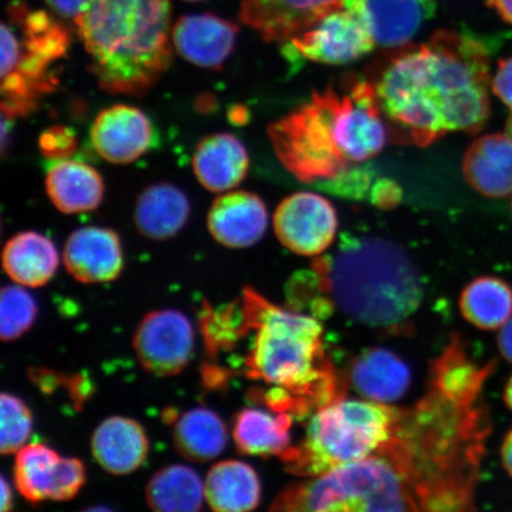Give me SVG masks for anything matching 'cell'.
Masks as SVG:
<instances>
[{"label": "cell", "mask_w": 512, "mask_h": 512, "mask_svg": "<svg viewBox=\"0 0 512 512\" xmlns=\"http://www.w3.org/2000/svg\"><path fill=\"white\" fill-rule=\"evenodd\" d=\"M486 4L494 9L504 22L512 25V0H486Z\"/></svg>", "instance_id": "74e56055"}, {"label": "cell", "mask_w": 512, "mask_h": 512, "mask_svg": "<svg viewBox=\"0 0 512 512\" xmlns=\"http://www.w3.org/2000/svg\"><path fill=\"white\" fill-rule=\"evenodd\" d=\"M398 408L338 396L318 408L305 438L281 454L286 470L313 478L374 454L392 433Z\"/></svg>", "instance_id": "52a82bcc"}, {"label": "cell", "mask_w": 512, "mask_h": 512, "mask_svg": "<svg viewBox=\"0 0 512 512\" xmlns=\"http://www.w3.org/2000/svg\"><path fill=\"white\" fill-rule=\"evenodd\" d=\"M91 140L95 151L108 163L124 165L150 151L157 142V132L139 108L114 105L96 115Z\"/></svg>", "instance_id": "5bb4252c"}, {"label": "cell", "mask_w": 512, "mask_h": 512, "mask_svg": "<svg viewBox=\"0 0 512 512\" xmlns=\"http://www.w3.org/2000/svg\"><path fill=\"white\" fill-rule=\"evenodd\" d=\"M92 453L96 463L111 475H130L145 463L149 439L136 420L112 416L96 428Z\"/></svg>", "instance_id": "ffe728a7"}, {"label": "cell", "mask_w": 512, "mask_h": 512, "mask_svg": "<svg viewBox=\"0 0 512 512\" xmlns=\"http://www.w3.org/2000/svg\"><path fill=\"white\" fill-rule=\"evenodd\" d=\"M15 485L30 503L69 501L86 482L81 460L63 458L53 448L31 444L18 451L14 467Z\"/></svg>", "instance_id": "30bf717a"}, {"label": "cell", "mask_w": 512, "mask_h": 512, "mask_svg": "<svg viewBox=\"0 0 512 512\" xmlns=\"http://www.w3.org/2000/svg\"><path fill=\"white\" fill-rule=\"evenodd\" d=\"M273 223L279 241L291 252L304 256L324 253L338 230L335 207L309 191L286 197L275 210Z\"/></svg>", "instance_id": "7c38bea8"}, {"label": "cell", "mask_w": 512, "mask_h": 512, "mask_svg": "<svg viewBox=\"0 0 512 512\" xmlns=\"http://www.w3.org/2000/svg\"><path fill=\"white\" fill-rule=\"evenodd\" d=\"M503 399H504L505 405H507V407L512 412V374L509 377L507 384H505Z\"/></svg>", "instance_id": "60d3db41"}, {"label": "cell", "mask_w": 512, "mask_h": 512, "mask_svg": "<svg viewBox=\"0 0 512 512\" xmlns=\"http://www.w3.org/2000/svg\"><path fill=\"white\" fill-rule=\"evenodd\" d=\"M2 411V432H0V452L6 456L18 452L27 443L32 430L30 409L17 396L3 393L0 396Z\"/></svg>", "instance_id": "1f68e13d"}, {"label": "cell", "mask_w": 512, "mask_h": 512, "mask_svg": "<svg viewBox=\"0 0 512 512\" xmlns=\"http://www.w3.org/2000/svg\"><path fill=\"white\" fill-rule=\"evenodd\" d=\"M275 156L298 181L331 191L383 151L389 131L367 76L344 75L267 128Z\"/></svg>", "instance_id": "3957f363"}, {"label": "cell", "mask_w": 512, "mask_h": 512, "mask_svg": "<svg viewBox=\"0 0 512 512\" xmlns=\"http://www.w3.org/2000/svg\"><path fill=\"white\" fill-rule=\"evenodd\" d=\"M9 14L22 30V38L12 29L2 30V107L10 119L34 111L38 100L55 87L49 68L66 56L70 35L47 12L16 4Z\"/></svg>", "instance_id": "ba28073f"}, {"label": "cell", "mask_w": 512, "mask_h": 512, "mask_svg": "<svg viewBox=\"0 0 512 512\" xmlns=\"http://www.w3.org/2000/svg\"><path fill=\"white\" fill-rule=\"evenodd\" d=\"M401 200L399 185L388 179L377 182L370 192V201L382 209H390L398 206Z\"/></svg>", "instance_id": "e575fe53"}, {"label": "cell", "mask_w": 512, "mask_h": 512, "mask_svg": "<svg viewBox=\"0 0 512 512\" xmlns=\"http://www.w3.org/2000/svg\"><path fill=\"white\" fill-rule=\"evenodd\" d=\"M501 458L504 470L512 478V430L505 435L501 447Z\"/></svg>", "instance_id": "f35d334b"}, {"label": "cell", "mask_w": 512, "mask_h": 512, "mask_svg": "<svg viewBox=\"0 0 512 512\" xmlns=\"http://www.w3.org/2000/svg\"><path fill=\"white\" fill-rule=\"evenodd\" d=\"M497 345L504 360L512 364V317L502 329H499Z\"/></svg>", "instance_id": "8d00e7d4"}, {"label": "cell", "mask_w": 512, "mask_h": 512, "mask_svg": "<svg viewBox=\"0 0 512 512\" xmlns=\"http://www.w3.org/2000/svg\"><path fill=\"white\" fill-rule=\"evenodd\" d=\"M187 195L170 183L150 185L138 197L134 223L145 238L163 241L174 238L190 216Z\"/></svg>", "instance_id": "cb8c5ba5"}, {"label": "cell", "mask_w": 512, "mask_h": 512, "mask_svg": "<svg viewBox=\"0 0 512 512\" xmlns=\"http://www.w3.org/2000/svg\"><path fill=\"white\" fill-rule=\"evenodd\" d=\"M313 277L345 316L395 330L411 318L424 290L401 247L376 236H344L336 252L313 261Z\"/></svg>", "instance_id": "5b68a950"}, {"label": "cell", "mask_w": 512, "mask_h": 512, "mask_svg": "<svg viewBox=\"0 0 512 512\" xmlns=\"http://www.w3.org/2000/svg\"><path fill=\"white\" fill-rule=\"evenodd\" d=\"M185 2L195 3V2H201V0H185Z\"/></svg>", "instance_id": "7bdbcfd3"}, {"label": "cell", "mask_w": 512, "mask_h": 512, "mask_svg": "<svg viewBox=\"0 0 512 512\" xmlns=\"http://www.w3.org/2000/svg\"><path fill=\"white\" fill-rule=\"evenodd\" d=\"M12 508V492L6 479L2 477V511L6 512Z\"/></svg>", "instance_id": "ab89813d"}, {"label": "cell", "mask_w": 512, "mask_h": 512, "mask_svg": "<svg viewBox=\"0 0 512 512\" xmlns=\"http://www.w3.org/2000/svg\"><path fill=\"white\" fill-rule=\"evenodd\" d=\"M47 3L57 15L75 21L87 9L91 0H47Z\"/></svg>", "instance_id": "d590c367"}, {"label": "cell", "mask_w": 512, "mask_h": 512, "mask_svg": "<svg viewBox=\"0 0 512 512\" xmlns=\"http://www.w3.org/2000/svg\"><path fill=\"white\" fill-rule=\"evenodd\" d=\"M267 227L266 204L253 192H228L217 197L209 210V232L224 247L254 246L264 238Z\"/></svg>", "instance_id": "ac0fdd59"}, {"label": "cell", "mask_w": 512, "mask_h": 512, "mask_svg": "<svg viewBox=\"0 0 512 512\" xmlns=\"http://www.w3.org/2000/svg\"><path fill=\"white\" fill-rule=\"evenodd\" d=\"M245 332L254 331L246 357L247 376L284 390L294 413L306 403L318 407L338 398L332 368L325 360L323 328L316 318L281 309L252 288L241 302Z\"/></svg>", "instance_id": "8992f818"}, {"label": "cell", "mask_w": 512, "mask_h": 512, "mask_svg": "<svg viewBox=\"0 0 512 512\" xmlns=\"http://www.w3.org/2000/svg\"><path fill=\"white\" fill-rule=\"evenodd\" d=\"M204 501V482L189 466L164 467L146 486V502L158 512L198 511Z\"/></svg>", "instance_id": "f1b7e54d"}, {"label": "cell", "mask_w": 512, "mask_h": 512, "mask_svg": "<svg viewBox=\"0 0 512 512\" xmlns=\"http://www.w3.org/2000/svg\"><path fill=\"white\" fill-rule=\"evenodd\" d=\"M376 43L354 12L342 8L284 44L288 60L344 66L373 53Z\"/></svg>", "instance_id": "9c48e42d"}, {"label": "cell", "mask_w": 512, "mask_h": 512, "mask_svg": "<svg viewBox=\"0 0 512 512\" xmlns=\"http://www.w3.org/2000/svg\"><path fill=\"white\" fill-rule=\"evenodd\" d=\"M390 142L427 147L448 133L476 134L491 114L490 54L479 38L438 30L389 50L367 76Z\"/></svg>", "instance_id": "7a4b0ae2"}, {"label": "cell", "mask_w": 512, "mask_h": 512, "mask_svg": "<svg viewBox=\"0 0 512 512\" xmlns=\"http://www.w3.org/2000/svg\"><path fill=\"white\" fill-rule=\"evenodd\" d=\"M192 169L197 181L211 192L235 189L248 174L246 146L233 134H211L197 145Z\"/></svg>", "instance_id": "44dd1931"}, {"label": "cell", "mask_w": 512, "mask_h": 512, "mask_svg": "<svg viewBox=\"0 0 512 512\" xmlns=\"http://www.w3.org/2000/svg\"><path fill=\"white\" fill-rule=\"evenodd\" d=\"M238 34V25L202 14L179 18L171 38L177 54L184 60L197 67L221 69L233 54Z\"/></svg>", "instance_id": "e0dca14e"}, {"label": "cell", "mask_w": 512, "mask_h": 512, "mask_svg": "<svg viewBox=\"0 0 512 512\" xmlns=\"http://www.w3.org/2000/svg\"><path fill=\"white\" fill-rule=\"evenodd\" d=\"M46 189L50 201L64 214H81L98 208L105 183L98 171L79 160H56L48 171Z\"/></svg>", "instance_id": "603a6c76"}, {"label": "cell", "mask_w": 512, "mask_h": 512, "mask_svg": "<svg viewBox=\"0 0 512 512\" xmlns=\"http://www.w3.org/2000/svg\"><path fill=\"white\" fill-rule=\"evenodd\" d=\"M438 0H343L384 49L408 46L437 10Z\"/></svg>", "instance_id": "4fadbf2b"}, {"label": "cell", "mask_w": 512, "mask_h": 512, "mask_svg": "<svg viewBox=\"0 0 512 512\" xmlns=\"http://www.w3.org/2000/svg\"><path fill=\"white\" fill-rule=\"evenodd\" d=\"M75 134L67 127L55 126L42 133L40 149L42 155L48 159H67L76 150Z\"/></svg>", "instance_id": "d6a6232c"}, {"label": "cell", "mask_w": 512, "mask_h": 512, "mask_svg": "<svg viewBox=\"0 0 512 512\" xmlns=\"http://www.w3.org/2000/svg\"><path fill=\"white\" fill-rule=\"evenodd\" d=\"M209 507L219 512L252 511L261 502V482L252 466L239 460L214 465L204 480Z\"/></svg>", "instance_id": "d4e9b609"}, {"label": "cell", "mask_w": 512, "mask_h": 512, "mask_svg": "<svg viewBox=\"0 0 512 512\" xmlns=\"http://www.w3.org/2000/svg\"><path fill=\"white\" fill-rule=\"evenodd\" d=\"M460 311L480 330L502 329L512 317V287L497 277H479L464 288Z\"/></svg>", "instance_id": "f546056e"}, {"label": "cell", "mask_w": 512, "mask_h": 512, "mask_svg": "<svg viewBox=\"0 0 512 512\" xmlns=\"http://www.w3.org/2000/svg\"><path fill=\"white\" fill-rule=\"evenodd\" d=\"M74 22L108 93L144 95L170 66L169 0H91Z\"/></svg>", "instance_id": "277c9868"}, {"label": "cell", "mask_w": 512, "mask_h": 512, "mask_svg": "<svg viewBox=\"0 0 512 512\" xmlns=\"http://www.w3.org/2000/svg\"><path fill=\"white\" fill-rule=\"evenodd\" d=\"M34 297L19 286H5L0 302V337L4 342L16 341L28 332L37 317Z\"/></svg>", "instance_id": "4dcf8cb0"}, {"label": "cell", "mask_w": 512, "mask_h": 512, "mask_svg": "<svg viewBox=\"0 0 512 512\" xmlns=\"http://www.w3.org/2000/svg\"><path fill=\"white\" fill-rule=\"evenodd\" d=\"M59 264L53 241L40 233H19L4 247V271L18 285L36 288L48 284Z\"/></svg>", "instance_id": "484cf974"}, {"label": "cell", "mask_w": 512, "mask_h": 512, "mask_svg": "<svg viewBox=\"0 0 512 512\" xmlns=\"http://www.w3.org/2000/svg\"><path fill=\"white\" fill-rule=\"evenodd\" d=\"M63 261L69 274L80 283L113 281L124 267L119 235L112 229L102 227L75 230L64 245Z\"/></svg>", "instance_id": "2e32d148"}, {"label": "cell", "mask_w": 512, "mask_h": 512, "mask_svg": "<svg viewBox=\"0 0 512 512\" xmlns=\"http://www.w3.org/2000/svg\"><path fill=\"white\" fill-rule=\"evenodd\" d=\"M133 347L147 373L157 376L181 374L194 354V329L182 312L153 311L138 325Z\"/></svg>", "instance_id": "8fae6325"}, {"label": "cell", "mask_w": 512, "mask_h": 512, "mask_svg": "<svg viewBox=\"0 0 512 512\" xmlns=\"http://www.w3.org/2000/svg\"><path fill=\"white\" fill-rule=\"evenodd\" d=\"M292 415L246 408L235 416L233 437L248 456H281L291 444Z\"/></svg>", "instance_id": "4316f807"}, {"label": "cell", "mask_w": 512, "mask_h": 512, "mask_svg": "<svg viewBox=\"0 0 512 512\" xmlns=\"http://www.w3.org/2000/svg\"><path fill=\"white\" fill-rule=\"evenodd\" d=\"M495 369L453 337L432 364L425 394L399 408L386 443L354 465L370 511L475 509L492 431L484 388Z\"/></svg>", "instance_id": "6da1fadb"}, {"label": "cell", "mask_w": 512, "mask_h": 512, "mask_svg": "<svg viewBox=\"0 0 512 512\" xmlns=\"http://www.w3.org/2000/svg\"><path fill=\"white\" fill-rule=\"evenodd\" d=\"M465 181L480 195L503 198L512 194V139L508 134L480 136L465 152Z\"/></svg>", "instance_id": "d6986e66"}, {"label": "cell", "mask_w": 512, "mask_h": 512, "mask_svg": "<svg viewBox=\"0 0 512 512\" xmlns=\"http://www.w3.org/2000/svg\"><path fill=\"white\" fill-rule=\"evenodd\" d=\"M491 89L512 113V56L498 62Z\"/></svg>", "instance_id": "836d02e7"}, {"label": "cell", "mask_w": 512, "mask_h": 512, "mask_svg": "<svg viewBox=\"0 0 512 512\" xmlns=\"http://www.w3.org/2000/svg\"><path fill=\"white\" fill-rule=\"evenodd\" d=\"M343 8V0H242V23L267 43L285 44Z\"/></svg>", "instance_id": "9a60e30c"}, {"label": "cell", "mask_w": 512, "mask_h": 512, "mask_svg": "<svg viewBox=\"0 0 512 512\" xmlns=\"http://www.w3.org/2000/svg\"><path fill=\"white\" fill-rule=\"evenodd\" d=\"M226 424L207 408H194L178 419L174 430L176 450L191 462H209L227 446Z\"/></svg>", "instance_id": "83f0119b"}, {"label": "cell", "mask_w": 512, "mask_h": 512, "mask_svg": "<svg viewBox=\"0 0 512 512\" xmlns=\"http://www.w3.org/2000/svg\"><path fill=\"white\" fill-rule=\"evenodd\" d=\"M507 134L512 139V113L507 123Z\"/></svg>", "instance_id": "b9f144b4"}, {"label": "cell", "mask_w": 512, "mask_h": 512, "mask_svg": "<svg viewBox=\"0 0 512 512\" xmlns=\"http://www.w3.org/2000/svg\"><path fill=\"white\" fill-rule=\"evenodd\" d=\"M350 380L364 399L388 405L405 396L411 387L412 374L395 352L373 348L352 362Z\"/></svg>", "instance_id": "7402d4cb"}]
</instances>
